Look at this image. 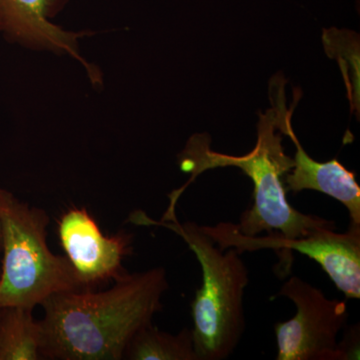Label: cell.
I'll use <instances>...</instances> for the list:
<instances>
[{
  "instance_id": "cell-1",
  "label": "cell",
  "mask_w": 360,
  "mask_h": 360,
  "mask_svg": "<svg viewBox=\"0 0 360 360\" xmlns=\"http://www.w3.org/2000/svg\"><path fill=\"white\" fill-rule=\"evenodd\" d=\"M108 290L59 293L42 303V359L120 360L135 333L162 309L163 267L115 279Z\"/></svg>"
},
{
  "instance_id": "cell-2",
  "label": "cell",
  "mask_w": 360,
  "mask_h": 360,
  "mask_svg": "<svg viewBox=\"0 0 360 360\" xmlns=\"http://www.w3.org/2000/svg\"><path fill=\"white\" fill-rule=\"evenodd\" d=\"M285 79L276 75L269 84L272 108L259 113L257 141L255 148L245 155L233 156L217 153L210 148L212 139L206 134H194L179 156V167L191 177L186 186L169 195V205L162 219H175V205L187 186L206 170L217 167H238L253 184V203L236 224L240 233L259 236L262 232L276 233L284 238L309 236L317 229H335V222L298 212L288 202L284 175L293 167V158L283 146L281 125L290 108L286 106Z\"/></svg>"
},
{
  "instance_id": "cell-3",
  "label": "cell",
  "mask_w": 360,
  "mask_h": 360,
  "mask_svg": "<svg viewBox=\"0 0 360 360\" xmlns=\"http://www.w3.org/2000/svg\"><path fill=\"white\" fill-rule=\"evenodd\" d=\"M129 221L165 227L186 241L202 271V285L191 303L194 349L198 360L229 359L246 326L243 302L248 270L240 253L234 248H219L195 222L155 220L143 212L131 213Z\"/></svg>"
},
{
  "instance_id": "cell-4",
  "label": "cell",
  "mask_w": 360,
  "mask_h": 360,
  "mask_svg": "<svg viewBox=\"0 0 360 360\" xmlns=\"http://www.w3.org/2000/svg\"><path fill=\"white\" fill-rule=\"evenodd\" d=\"M49 224L44 210L0 188V309L33 310L51 296L84 290L70 260L49 250Z\"/></svg>"
},
{
  "instance_id": "cell-5",
  "label": "cell",
  "mask_w": 360,
  "mask_h": 360,
  "mask_svg": "<svg viewBox=\"0 0 360 360\" xmlns=\"http://www.w3.org/2000/svg\"><path fill=\"white\" fill-rule=\"evenodd\" d=\"M205 233L221 250L234 248L239 253L262 250H295L317 262L336 288L350 300L360 298V224H350L347 231L317 229L302 238L248 236L236 224L220 222L214 226H201Z\"/></svg>"
},
{
  "instance_id": "cell-6",
  "label": "cell",
  "mask_w": 360,
  "mask_h": 360,
  "mask_svg": "<svg viewBox=\"0 0 360 360\" xmlns=\"http://www.w3.org/2000/svg\"><path fill=\"white\" fill-rule=\"evenodd\" d=\"M277 296L296 307L290 321L274 324L277 360H340L338 335L347 326V302L330 300L319 288L291 276Z\"/></svg>"
},
{
  "instance_id": "cell-7",
  "label": "cell",
  "mask_w": 360,
  "mask_h": 360,
  "mask_svg": "<svg viewBox=\"0 0 360 360\" xmlns=\"http://www.w3.org/2000/svg\"><path fill=\"white\" fill-rule=\"evenodd\" d=\"M58 236L84 290L125 274L122 262L131 253V234L104 236L85 208H72L59 220Z\"/></svg>"
},
{
  "instance_id": "cell-8",
  "label": "cell",
  "mask_w": 360,
  "mask_h": 360,
  "mask_svg": "<svg viewBox=\"0 0 360 360\" xmlns=\"http://www.w3.org/2000/svg\"><path fill=\"white\" fill-rule=\"evenodd\" d=\"M68 0H0V33L11 42L35 49L68 53L84 65L92 84L101 75L78 53L77 39L84 33L65 32L51 22Z\"/></svg>"
},
{
  "instance_id": "cell-9",
  "label": "cell",
  "mask_w": 360,
  "mask_h": 360,
  "mask_svg": "<svg viewBox=\"0 0 360 360\" xmlns=\"http://www.w3.org/2000/svg\"><path fill=\"white\" fill-rule=\"evenodd\" d=\"M292 115L286 117L281 132L295 142L296 153L293 167L283 179L286 191H316L340 201L349 213L350 224H360V186L354 172L338 160L319 162L303 149L291 125Z\"/></svg>"
},
{
  "instance_id": "cell-10",
  "label": "cell",
  "mask_w": 360,
  "mask_h": 360,
  "mask_svg": "<svg viewBox=\"0 0 360 360\" xmlns=\"http://www.w3.org/2000/svg\"><path fill=\"white\" fill-rule=\"evenodd\" d=\"M33 310L0 309V360L42 359V329Z\"/></svg>"
},
{
  "instance_id": "cell-11",
  "label": "cell",
  "mask_w": 360,
  "mask_h": 360,
  "mask_svg": "<svg viewBox=\"0 0 360 360\" xmlns=\"http://www.w3.org/2000/svg\"><path fill=\"white\" fill-rule=\"evenodd\" d=\"M123 359L198 360L193 328H184L177 335H172L160 330L153 322L146 324L130 340Z\"/></svg>"
},
{
  "instance_id": "cell-12",
  "label": "cell",
  "mask_w": 360,
  "mask_h": 360,
  "mask_svg": "<svg viewBox=\"0 0 360 360\" xmlns=\"http://www.w3.org/2000/svg\"><path fill=\"white\" fill-rule=\"evenodd\" d=\"M340 360L359 359V326H350L345 331L342 340L338 341Z\"/></svg>"
},
{
  "instance_id": "cell-13",
  "label": "cell",
  "mask_w": 360,
  "mask_h": 360,
  "mask_svg": "<svg viewBox=\"0 0 360 360\" xmlns=\"http://www.w3.org/2000/svg\"><path fill=\"white\" fill-rule=\"evenodd\" d=\"M1 253H2V231H1V224H0V260H1Z\"/></svg>"
}]
</instances>
